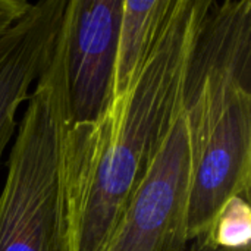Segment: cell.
<instances>
[{
	"mask_svg": "<svg viewBox=\"0 0 251 251\" xmlns=\"http://www.w3.org/2000/svg\"><path fill=\"white\" fill-rule=\"evenodd\" d=\"M207 0H175L129 88L93 122L65 126L69 251H103L150 160L182 110L187 62Z\"/></svg>",
	"mask_w": 251,
	"mask_h": 251,
	"instance_id": "obj_1",
	"label": "cell"
},
{
	"mask_svg": "<svg viewBox=\"0 0 251 251\" xmlns=\"http://www.w3.org/2000/svg\"><path fill=\"white\" fill-rule=\"evenodd\" d=\"M182 113L191 153V243L207 234L228 200H250V0H207L187 62Z\"/></svg>",
	"mask_w": 251,
	"mask_h": 251,
	"instance_id": "obj_2",
	"label": "cell"
},
{
	"mask_svg": "<svg viewBox=\"0 0 251 251\" xmlns=\"http://www.w3.org/2000/svg\"><path fill=\"white\" fill-rule=\"evenodd\" d=\"M63 22V21H62ZM63 29L18 125L0 193V251H69Z\"/></svg>",
	"mask_w": 251,
	"mask_h": 251,
	"instance_id": "obj_3",
	"label": "cell"
},
{
	"mask_svg": "<svg viewBox=\"0 0 251 251\" xmlns=\"http://www.w3.org/2000/svg\"><path fill=\"white\" fill-rule=\"evenodd\" d=\"M190 174V138L181 110L129 197L103 251L187 250Z\"/></svg>",
	"mask_w": 251,
	"mask_h": 251,
	"instance_id": "obj_4",
	"label": "cell"
},
{
	"mask_svg": "<svg viewBox=\"0 0 251 251\" xmlns=\"http://www.w3.org/2000/svg\"><path fill=\"white\" fill-rule=\"evenodd\" d=\"M122 1H66L62 22L66 126L96 121L110 101Z\"/></svg>",
	"mask_w": 251,
	"mask_h": 251,
	"instance_id": "obj_5",
	"label": "cell"
},
{
	"mask_svg": "<svg viewBox=\"0 0 251 251\" xmlns=\"http://www.w3.org/2000/svg\"><path fill=\"white\" fill-rule=\"evenodd\" d=\"M66 1H34L0 38V162L16 132L19 106L51 60Z\"/></svg>",
	"mask_w": 251,
	"mask_h": 251,
	"instance_id": "obj_6",
	"label": "cell"
},
{
	"mask_svg": "<svg viewBox=\"0 0 251 251\" xmlns=\"http://www.w3.org/2000/svg\"><path fill=\"white\" fill-rule=\"evenodd\" d=\"M174 6L175 0L122 1L110 101L121 97L140 74Z\"/></svg>",
	"mask_w": 251,
	"mask_h": 251,
	"instance_id": "obj_7",
	"label": "cell"
},
{
	"mask_svg": "<svg viewBox=\"0 0 251 251\" xmlns=\"http://www.w3.org/2000/svg\"><path fill=\"white\" fill-rule=\"evenodd\" d=\"M201 238L225 249L251 247L250 200L243 197L228 200L216 215L207 234Z\"/></svg>",
	"mask_w": 251,
	"mask_h": 251,
	"instance_id": "obj_8",
	"label": "cell"
},
{
	"mask_svg": "<svg viewBox=\"0 0 251 251\" xmlns=\"http://www.w3.org/2000/svg\"><path fill=\"white\" fill-rule=\"evenodd\" d=\"M31 4L26 0H0V38L29 10Z\"/></svg>",
	"mask_w": 251,
	"mask_h": 251,
	"instance_id": "obj_9",
	"label": "cell"
},
{
	"mask_svg": "<svg viewBox=\"0 0 251 251\" xmlns=\"http://www.w3.org/2000/svg\"><path fill=\"white\" fill-rule=\"evenodd\" d=\"M191 247H188L185 251H251V247L249 249H225V247H219L215 246L212 243H209L206 238H197L194 241H191Z\"/></svg>",
	"mask_w": 251,
	"mask_h": 251,
	"instance_id": "obj_10",
	"label": "cell"
}]
</instances>
